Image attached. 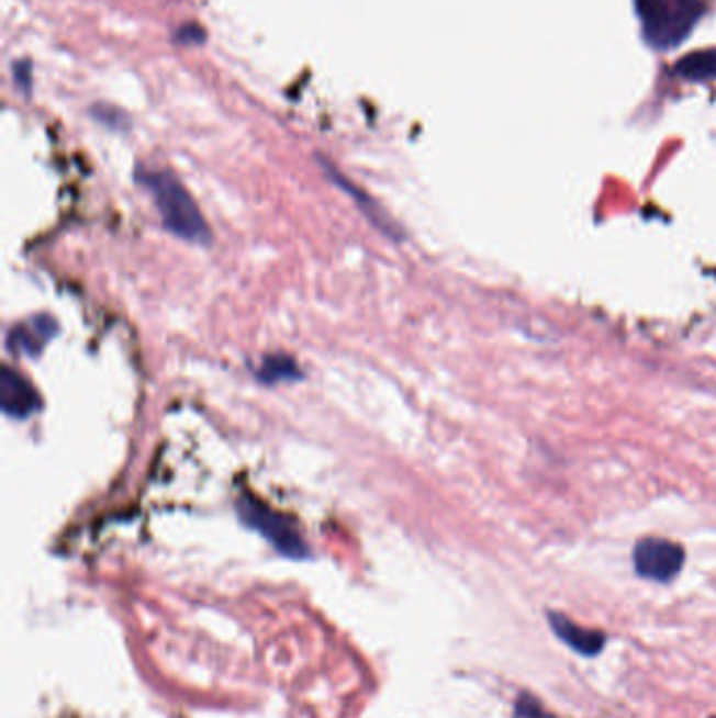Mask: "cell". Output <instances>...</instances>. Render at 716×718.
Returning <instances> with one entry per match:
<instances>
[{
    "label": "cell",
    "instance_id": "1",
    "mask_svg": "<svg viewBox=\"0 0 716 718\" xmlns=\"http://www.w3.org/2000/svg\"><path fill=\"white\" fill-rule=\"evenodd\" d=\"M145 186L154 195L168 232L195 244H204L211 239L209 225L198 211V204L172 175L149 172L145 175Z\"/></svg>",
    "mask_w": 716,
    "mask_h": 718
},
{
    "label": "cell",
    "instance_id": "2",
    "mask_svg": "<svg viewBox=\"0 0 716 718\" xmlns=\"http://www.w3.org/2000/svg\"><path fill=\"white\" fill-rule=\"evenodd\" d=\"M706 7L708 0H637L645 38L658 48L683 43Z\"/></svg>",
    "mask_w": 716,
    "mask_h": 718
},
{
    "label": "cell",
    "instance_id": "3",
    "mask_svg": "<svg viewBox=\"0 0 716 718\" xmlns=\"http://www.w3.org/2000/svg\"><path fill=\"white\" fill-rule=\"evenodd\" d=\"M242 519L261 531L267 540H271L273 547H278L284 554L290 557H303L305 554V542L301 534L294 529V526L288 521L284 515L278 511L265 506V504L255 501V498H242L238 504Z\"/></svg>",
    "mask_w": 716,
    "mask_h": 718
},
{
    "label": "cell",
    "instance_id": "4",
    "mask_svg": "<svg viewBox=\"0 0 716 718\" xmlns=\"http://www.w3.org/2000/svg\"><path fill=\"white\" fill-rule=\"evenodd\" d=\"M685 551L664 538H644L635 547V570L653 582H670L683 570Z\"/></svg>",
    "mask_w": 716,
    "mask_h": 718
},
{
    "label": "cell",
    "instance_id": "5",
    "mask_svg": "<svg viewBox=\"0 0 716 718\" xmlns=\"http://www.w3.org/2000/svg\"><path fill=\"white\" fill-rule=\"evenodd\" d=\"M549 624L552 632L570 647L575 653L584 655V658H593L603 651V647L607 643L605 635L601 630H593V628H584L580 624L572 622L568 616L557 614V612H549Z\"/></svg>",
    "mask_w": 716,
    "mask_h": 718
},
{
    "label": "cell",
    "instance_id": "6",
    "mask_svg": "<svg viewBox=\"0 0 716 718\" xmlns=\"http://www.w3.org/2000/svg\"><path fill=\"white\" fill-rule=\"evenodd\" d=\"M0 404L2 410L11 416H27L32 412H36L38 407V395L36 391L30 386V383L22 379V374H18L11 368H2V377H0Z\"/></svg>",
    "mask_w": 716,
    "mask_h": 718
},
{
    "label": "cell",
    "instance_id": "7",
    "mask_svg": "<svg viewBox=\"0 0 716 718\" xmlns=\"http://www.w3.org/2000/svg\"><path fill=\"white\" fill-rule=\"evenodd\" d=\"M676 74L683 76L685 80H697V82L713 80L716 78V48L685 55L676 64Z\"/></svg>",
    "mask_w": 716,
    "mask_h": 718
},
{
    "label": "cell",
    "instance_id": "8",
    "mask_svg": "<svg viewBox=\"0 0 716 718\" xmlns=\"http://www.w3.org/2000/svg\"><path fill=\"white\" fill-rule=\"evenodd\" d=\"M294 377H299V370L288 358H267L259 370V379H264L267 383L294 379Z\"/></svg>",
    "mask_w": 716,
    "mask_h": 718
},
{
    "label": "cell",
    "instance_id": "9",
    "mask_svg": "<svg viewBox=\"0 0 716 718\" xmlns=\"http://www.w3.org/2000/svg\"><path fill=\"white\" fill-rule=\"evenodd\" d=\"M515 718H557L547 713L534 695L522 694L515 702Z\"/></svg>",
    "mask_w": 716,
    "mask_h": 718
}]
</instances>
